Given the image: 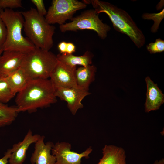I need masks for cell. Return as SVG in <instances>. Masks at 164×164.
I'll use <instances>...</instances> for the list:
<instances>
[{
	"instance_id": "obj_1",
	"label": "cell",
	"mask_w": 164,
	"mask_h": 164,
	"mask_svg": "<svg viewBox=\"0 0 164 164\" xmlns=\"http://www.w3.org/2000/svg\"><path fill=\"white\" fill-rule=\"evenodd\" d=\"M17 94L15 102L18 112H35L57 101L55 88L48 79L29 80Z\"/></svg>"
},
{
	"instance_id": "obj_2",
	"label": "cell",
	"mask_w": 164,
	"mask_h": 164,
	"mask_svg": "<svg viewBox=\"0 0 164 164\" xmlns=\"http://www.w3.org/2000/svg\"><path fill=\"white\" fill-rule=\"evenodd\" d=\"M91 4L97 14L104 12L109 17L116 31L128 36L138 48L145 43V37L129 14L125 11L108 2L98 0H84Z\"/></svg>"
},
{
	"instance_id": "obj_3",
	"label": "cell",
	"mask_w": 164,
	"mask_h": 164,
	"mask_svg": "<svg viewBox=\"0 0 164 164\" xmlns=\"http://www.w3.org/2000/svg\"><path fill=\"white\" fill-rule=\"evenodd\" d=\"M24 19L23 29L27 38L36 47L49 51L53 46L55 27L48 23L36 9L31 8L21 12Z\"/></svg>"
},
{
	"instance_id": "obj_4",
	"label": "cell",
	"mask_w": 164,
	"mask_h": 164,
	"mask_svg": "<svg viewBox=\"0 0 164 164\" xmlns=\"http://www.w3.org/2000/svg\"><path fill=\"white\" fill-rule=\"evenodd\" d=\"M0 17L5 24L7 31L3 51H14L26 53L36 48L31 41L22 34L24 19L21 12L12 9H0Z\"/></svg>"
},
{
	"instance_id": "obj_5",
	"label": "cell",
	"mask_w": 164,
	"mask_h": 164,
	"mask_svg": "<svg viewBox=\"0 0 164 164\" xmlns=\"http://www.w3.org/2000/svg\"><path fill=\"white\" fill-rule=\"evenodd\" d=\"M58 62L52 52L36 47L25 53L20 68L28 80L48 79Z\"/></svg>"
},
{
	"instance_id": "obj_6",
	"label": "cell",
	"mask_w": 164,
	"mask_h": 164,
	"mask_svg": "<svg viewBox=\"0 0 164 164\" xmlns=\"http://www.w3.org/2000/svg\"><path fill=\"white\" fill-rule=\"evenodd\" d=\"M67 23L60 25V31L62 32L67 31H76L88 29L95 31L102 39L106 38L107 33L111 29L110 26L102 22L94 9L87 10L70 20Z\"/></svg>"
},
{
	"instance_id": "obj_7",
	"label": "cell",
	"mask_w": 164,
	"mask_h": 164,
	"mask_svg": "<svg viewBox=\"0 0 164 164\" xmlns=\"http://www.w3.org/2000/svg\"><path fill=\"white\" fill-rule=\"evenodd\" d=\"M87 5L77 0H53L45 16L50 24L61 25L67 20H71L76 12L85 8Z\"/></svg>"
},
{
	"instance_id": "obj_8",
	"label": "cell",
	"mask_w": 164,
	"mask_h": 164,
	"mask_svg": "<svg viewBox=\"0 0 164 164\" xmlns=\"http://www.w3.org/2000/svg\"><path fill=\"white\" fill-rule=\"evenodd\" d=\"M71 145L66 142H57L54 145L52 154L56 158L54 164H81L82 158L88 159L93 149L90 146L81 153L71 150Z\"/></svg>"
},
{
	"instance_id": "obj_9",
	"label": "cell",
	"mask_w": 164,
	"mask_h": 164,
	"mask_svg": "<svg viewBox=\"0 0 164 164\" xmlns=\"http://www.w3.org/2000/svg\"><path fill=\"white\" fill-rule=\"evenodd\" d=\"M55 95L61 100L66 101L67 106L73 115H75L78 110L83 108L82 101L89 95L88 91L80 88L57 87L55 88Z\"/></svg>"
},
{
	"instance_id": "obj_10",
	"label": "cell",
	"mask_w": 164,
	"mask_h": 164,
	"mask_svg": "<svg viewBox=\"0 0 164 164\" xmlns=\"http://www.w3.org/2000/svg\"><path fill=\"white\" fill-rule=\"evenodd\" d=\"M76 67H71L58 61L50 77L54 87H78L75 77Z\"/></svg>"
},
{
	"instance_id": "obj_11",
	"label": "cell",
	"mask_w": 164,
	"mask_h": 164,
	"mask_svg": "<svg viewBox=\"0 0 164 164\" xmlns=\"http://www.w3.org/2000/svg\"><path fill=\"white\" fill-rule=\"evenodd\" d=\"M40 136L38 134H33L32 130L29 129L22 140L12 145L11 154L8 160L9 164H23L29 148L32 144L35 143Z\"/></svg>"
},
{
	"instance_id": "obj_12",
	"label": "cell",
	"mask_w": 164,
	"mask_h": 164,
	"mask_svg": "<svg viewBox=\"0 0 164 164\" xmlns=\"http://www.w3.org/2000/svg\"><path fill=\"white\" fill-rule=\"evenodd\" d=\"M44 139V135L40 136L35 143L34 150L30 159L32 164H54L56 162V158L51 153L54 144L51 141L45 143Z\"/></svg>"
},
{
	"instance_id": "obj_13",
	"label": "cell",
	"mask_w": 164,
	"mask_h": 164,
	"mask_svg": "<svg viewBox=\"0 0 164 164\" xmlns=\"http://www.w3.org/2000/svg\"><path fill=\"white\" fill-rule=\"evenodd\" d=\"M25 54L19 51H3L0 57V76L6 77L19 68Z\"/></svg>"
},
{
	"instance_id": "obj_14",
	"label": "cell",
	"mask_w": 164,
	"mask_h": 164,
	"mask_svg": "<svg viewBox=\"0 0 164 164\" xmlns=\"http://www.w3.org/2000/svg\"><path fill=\"white\" fill-rule=\"evenodd\" d=\"M147 87L146 99L145 103L146 112L159 109L164 102V95L155 84L149 77L145 78Z\"/></svg>"
},
{
	"instance_id": "obj_15",
	"label": "cell",
	"mask_w": 164,
	"mask_h": 164,
	"mask_svg": "<svg viewBox=\"0 0 164 164\" xmlns=\"http://www.w3.org/2000/svg\"><path fill=\"white\" fill-rule=\"evenodd\" d=\"M103 156L97 164H126L124 149L112 145H106L102 149Z\"/></svg>"
},
{
	"instance_id": "obj_16",
	"label": "cell",
	"mask_w": 164,
	"mask_h": 164,
	"mask_svg": "<svg viewBox=\"0 0 164 164\" xmlns=\"http://www.w3.org/2000/svg\"><path fill=\"white\" fill-rule=\"evenodd\" d=\"M96 70V67L91 65L77 68L75 77L77 87L88 91L90 84L94 80Z\"/></svg>"
},
{
	"instance_id": "obj_17",
	"label": "cell",
	"mask_w": 164,
	"mask_h": 164,
	"mask_svg": "<svg viewBox=\"0 0 164 164\" xmlns=\"http://www.w3.org/2000/svg\"><path fill=\"white\" fill-rule=\"evenodd\" d=\"M56 56L58 61L71 67H77V65L84 67L91 65L93 56L92 53L88 51L81 56L67 53H60Z\"/></svg>"
},
{
	"instance_id": "obj_18",
	"label": "cell",
	"mask_w": 164,
	"mask_h": 164,
	"mask_svg": "<svg viewBox=\"0 0 164 164\" xmlns=\"http://www.w3.org/2000/svg\"><path fill=\"white\" fill-rule=\"evenodd\" d=\"M6 78L11 88L16 94L25 87L29 80L20 68L6 77Z\"/></svg>"
},
{
	"instance_id": "obj_19",
	"label": "cell",
	"mask_w": 164,
	"mask_h": 164,
	"mask_svg": "<svg viewBox=\"0 0 164 164\" xmlns=\"http://www.w3.org/2000/svg\"><path fill=\"white\" fill-rule=\"evenodd\" d=\"M16 106L5 104L0 107V127L11 125L16 119L18 113Z\"/></svg>"
},
{
	"instance_id": "obj_20",
	"label": "cell",
	"mask_w": 164,
	"mask_h": 164,
	"mask_svg": "<svg viewBox=\"0 0 164 164\" xmlns=\"http://www.w3.org/2000/svg\"><path fill=\"white\" fill-rule=\"evenodd\" d=\"M10 87L6 78L0 76V103L9 102L15 95Z\"/></svg>"
},
{
	"instance_id": "obj_21",
	"label": "cell",
	"mask_w": 164,
	"mask_h": 164,
	"mask_svg": "<svg viewBox=\"0 0 164 164\" xmlns=\"http://www.w3.org/2000/svg\"><path fill=\"white\" fill-rule=\"evenodd\" d=\"M144 19L152 20L154 21V24L151 28V31L156 33L158 31L159 25L164 17V10L158 13H144L142 15Z\"/></svg>"
},
{
	"instance_id": "obj_22",
	"label": "cell",
	"mask_w": 164,
	"mask_h": 164,
	"mask_svg": "<svg viewBox=\"0 0 164 164\" xmlns=\"http://www.w3.org/2000/svg\"><path fill=\"white\" fill-rule=\"evenodd\" d=\"M146 48L147 50L151 54L162 52L164 51V41L160 38L157 39L155 42L149 43Z\"/></svg>"
},
{
	"instance_id": "obj_23",
	"label": "cell",
	"mask_w": 164,
	"mask_h": 164,
	"mask_svg": "<svg viewBox=\"0 0 164 164\" xmlns=\"http://www.w3.org/2000/svg\"><path fill=\"white\" fill-rule=\"evenodd\" d=\"M22 7L21 0H0V9H12Z\"/></svg>"
},
{
	"instance_id": "obj_24",
	"label": "cell",
	"mask_w": 164,
	"mask_h": 164,
	"mask_svg": "<svg viewBox=\"0 0 164 164\" xmlns=\"http://www.w3.org/2000/svg\"><path fill=\"white\" fill-rule=\"evenodd\" d=\"M7 35V29L5 24L0 17V50H2L6 40Z\"/></svg>"
},
{
	"instance_id": "obj_25",
	"label": "cell",
	"mask_w": 164,
	"mask_h": 164,
	"mask_svg": "<svg viewBox=\"0 0 164 164\" xmlns=\"http://www.w3.org/2000/svg\"><path fill=\"white\" fill-rule=\"evenodd\" d=\"M31 1L36 7V11L39 15L43 16L46 15L47 11L43 0H31Z\"/></svg>"
},
{
	"instance_id": "obj_26",
	"label": "cell",
	"mask_w": 164,
	"mask_h": 164,
	"mask_svg": "<svg viewBox=\"0 0 164 164\" xmlns=\"http://www.w3.org/2000/svg\"><path fill=\"white\" fill-rule=\"evenodd\" d=\"M11 152V148H9L7 149L5 154L4 156L0 159V164H7Z\"/></svg>"
},
{
	"instance_id": "obj_27",
	"label": "cell",
	"mask_w": 164,
	"mask_h": 164,
	"mask_svg": "<svg viewBox=\"0 0 164 164\" xmlns=\"http://www.w3.org/2000/svg\"><path fill=\"white\" fill-rule=\"evenodd\" d=\"M76 47L75 45L72 43L67 42L66 53L69 54H73L75 52Z\"/></svg>"
},
{
	"instance_id": "obj_28",
	"label": "cell",
	"mask_w": 164,
	"mask_h": 164,
	"mask_svg": "<svg viewBox=\"0 0 164 164\" xmlns=\"http://www.w3.org/2000/svg\"><path fill=\"white\" fill-rule=\"evenodd\" d=\"M67 42L62 41L60 42L58 45V48L60 51V53H66Z\"/></svg>"
},
{
	"instance_id": "obj_29",
	"label": "cell",
	"mask_w": 164,
	"mask_h": 164,
	"mask_svg": "<svg viewBox=\"0 0 164 164\" xmlns=\"http://www.w3.org/2000/svg\"><path fill=\"white\" fill-rule=\"evenodd\" d=\"M153 164H164V159L162 158L159 160H155Z\"/></svg>"
},
{
	"instance_id": "obj_30",
	"label": "cell",
	"mask_w": 164,
	"mask_h": 164,
	"mask_svg": "<svg viewBox=\"0 0 164 164\" xmlns=\"http://www.w3.org/2000/svg\"><path fill=\"white\" fill-rule=\"evenodd\" d=\"M5 104H3L1 103H0V107H2L3 106H4Z\"/></svg>"
},
{
	"instance_id": "obj_31",
	"label": "cell",
	"mask_w": 164,
	"mask_h": 164,
	"mask_svg": "<svg viewBox=\"0 0 164 164\" xmlns=\"http://www.w3.org/2000/svg\"><path fill=\"white\" fill-rule=\"evenodd\" d=\"M3 52V51L2 50H0V57Z\"/></svg>"
}]
</instances>
